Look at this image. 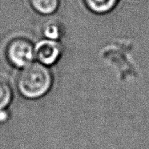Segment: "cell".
Instances as JSON below:
<instances>
[{
  "instance_id": "cell-4",
  "label": "cell",
  "mask_w": 149,
  "mask_h": 149,
  "mask_svg": "<svg viewBox=\"0 0 149 149\" xmlns=\"http://www.w3.org/2000/svg\"><path fill=\"white\" fill-rule=\"evenodd\" d=\"M27 2L36 13L43 16L55 14L61 4V0H27Z\"/></svg>"
},
{
  "instance_id": "cell-7",
  "label": "cell",
  "mask_w": 149,
  "mask_h": 149,
  "mask_svg": "<svg viewBox=\"0 0 149 149\" xmlns=\"http://www.w3.org/2000/svg\"><path fill=\"white\" fill-rule=\"evenodd\" d=\"M12 95V90L7 79L0 76V111L9 104Z\"/></svg>"
},
{
  "instance_id": "cell-5",
  "label": "cell",
  "mask_w": 149,
  "mask_h": 149,
  "mask_svg": "<svg viewBox=\"0 0 149 149\" xmlns=\"http://www.w3.org/2000/svg\"><path fill=\"white\" fill-rule=\"evenodd\" d=\"M42 36L43 39L59 41L64 34L63 26L57 20H50L43 24L42 27Z\"/></svg>"
},
{
  "instance_id": "cell-2",
  "label": "cell",
  "mask_w": 149,
  "mask_h": 149,
  "mask_svg": "<svg viewBox=\"0 0 149 149\" xmlns=\"http://www.w3.org/2000/svg\"><path fill=\"white\" fill-rule=\"evenodd\" d=\"M35 45L26 36H15L9 39L5 45V58L12 67L22 69L36 59Z\"/></svg>"
},
{
  "instance_id": "cell-6",
  "label": "cell",
  "mask_w": 149,
  "mask_h": 149,
  "mask_svg": "<svg viewBox=\"0 0 149 149\" xmlns=\"http://www.w3.org/2000/svg\"><path fill=\"white\" fill-rule=\"evenodd\" d=\"M86 6L94 12L104 13L111 10L117 0H84Z\"/></svg>"
},
{
  "instance_id": "cell-1",
  "label": "cell",
  "mask_w": 149,
  "mask_h": 149,
  "mask_svg": "<svg viewBox=\"0 0 149 149\" xmlns=\"http://www.w3.org/2000/svg\"><path fill=\"white\" fill-rule=\"evenodd\" d=\"M53 77L48 67L33 62L22 68L16 79L17 88L23 96L36 99L45 95L51 88Z\"/></svg>"
},
{
  "instance_id": "cell-3",
  "label": "cell",
  "mask_w": 149,
  "mask_h": 149,
  "mask_svg": "<svg viewBox=\"0 0 149 149\" xmlns=\"http://www.w3.org/2000/svg\"><path fill=\"white\" fill-rule=\"evenodd\" d=\"M63 47L59 41L42 39L35 45L36 59L47 67L55 64L60 59Z\"/></svg>"
}]
</instances>
